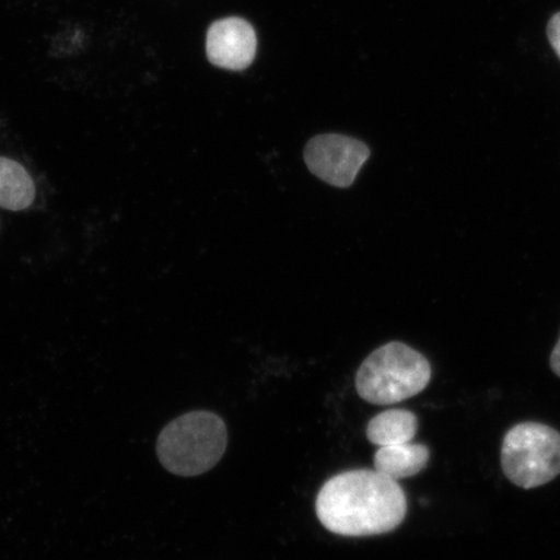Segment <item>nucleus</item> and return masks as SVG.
Segmentation results:
<instances>
[{"mask_svg":"<svg viewBox=\"0 0 560 560\" xmlns=\"http://www.w3.org/2000/svg\"><path fill=\"white\" fill-rule=\"evenodd\" d=\"M315 511L332 534L365 537L400 527L408 502L396 480L375 470H353L334 476L322 487Z\"/></svg>","mask_w":560,"mask_h":560,"instance_id":"f257e3e1","label":"nucleus"},{"mask_svg":"<svg viewBox=\"0 0 560 560\" xmlns=\"http://www.w3.org/2000/svg\"><path fill=\"white\" fill-rule=\"evenodd\" d=\"M228 447L223 419L210 411H192L174 419L161 431L156 452L165 470L191 478L219 464Z\"/></svg>","mask_w":560,"mask_h":560,"instance_id":"f03ea898","label":"nucleus"},{"mask_svg":"<svg viewBox=\"0 0 560 560\" xmlns=\"http://www.w3.org/2000/svg\"><path fill=\"white\" fill-rule=\"evenodd\" d=\"M432 376L430 362L417 350L392 341L374 350L355 376V388L363 400L394 405L427 388Z\"/></svg>","mask_w":560,"mask_h":560,"instance_id":"7ed1b4c3","label":"nucleus"},{"mask_svg":"<svg viewBox=\"0 0 560 560\" xmlns=\"http://www.w3.org/2000/svg\"><path fill=\"white\" fill-rule=\"evenodd\" d=\"M501 464L516 487L548 485L560 474V433L542 423L516 424L503 439Z\"/></svg>","mask_w":560,"mask_h":560,"instance_id":"20e7f679","label":"nucleus"},{"mask_svg":"<svg viewBox=\"0 0 560 560\" xmlns=\"http://www.w3.org/2000/svg\"><path fill=\"white\" fill-rule=\"evenodd\" d=\"M369 158L365 143L340 135L314 137L304 151L305 163L315 177L340 188L353 185Z\"/></svg>","mask_w":560,"mask_h":560,"instance_id":"39448f33","label":"nucleus"},{"mask_svg":"<svg viewBox=\"0 0 560 560\" xmlns=\"http://www.w3.org/2000/svg\"><path fill=\"white\" fill-rule=\"evenodd\" d=\"M206 48L210 65L241 72L256 58L257 35L244 19H222L209 26Z\"/></svg>","mask_w":560,"mask_h":560,"instance_id":"423d86ee","label":"nucleus"},{"mask_svg":"<svg viewBox=\"0 0 560 560\" xmlns=\"http://www.w3.org/2000/svg\"><path fill=\"white\" fill-rule=\"evenodd\" d=\"M430 460L429 447L422 444L381 446L375 453L374 470L397 480L423 471Z\"/></svg>","mask_w":560,"mask_h":560,"instance_id":"0eeeda50","label":"nucleus"},{"mask_svg":"<svg viewBox=\"0 0 560 560\" xmlns=\"http://www.w3.org/2000/svg\"><path fill=\"white\" fill-rule=\"evenodd\" d=\"M35 199L32 175L18 161L0 156V208L20 212Z\"/></svg>","mask_w":560,"mask_h":560,"instance_id":"6e6552de","label":"nucleus"},{"mask_svg":"<svg viewBox=\"0 0 560 560\" xmlns=\"http://www.w3.org/2000/svg\"><path fill=\"white\" fill-rule=\"evenodd\" d=\"M418 431V419L415 412L394 409L381 412L370 420L366 436L370 443L377 446H389L410 443Z\"/></svg>","mask_w":560,"mask_h":560,"instance_id":"1a4fd4ad","label":"nucleus"},{"mask_svg":"<svg viewBox=\"0 0 560 560\" xmlns=\"http://www.w3.org/2000/svg\"><path fill=\"white\" fill-rule=\"evenodd\" d=\"M548 37L560 59V12L551 18L548 25Z\"/></svg>","mask_w":560,"mask_h":560,"instance_id":"9d476101","label":"nucleus"},{"mask_svg":"<svg viewBox=\"0 0 560 560\" xmlns=\"http://www.w3.org/2000/svg\"><path fill=\"white\" fill-rule=\"evenodd\" d=\"M550 366L552 371L560 377V339L557 347L552 350Z\"/></svg>","mask_w":560,"mask_h":560,"instance_id":"9b49d317","label":"nucleus"}]
</instances>
